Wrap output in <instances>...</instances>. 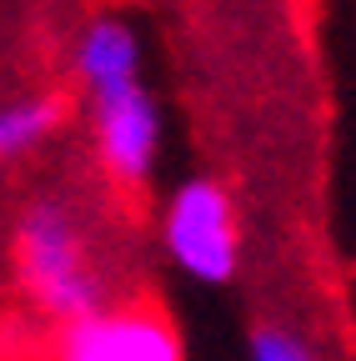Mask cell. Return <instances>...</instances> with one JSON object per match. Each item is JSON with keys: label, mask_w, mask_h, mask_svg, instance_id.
Wrapping results in <instances>:
<instances>
[{"label": "cell", "mask_w": 356, "mask_h": 361, "mask_svg": "<svg viewBox=\"0 0 356 361\" xmlns=\"http://www.w3.org/2000/svg\"><path fill=\"white\" fill-rule=\"evenodd\" d=\"M11 276L35 316L51 326L96 311L121 291L116 256H106V236L96 216L70 191H35L11 221Z\"/></svg>", "instance_id": "cell-1"}, {"label": "cell", "mask_w": 356, "mask_h": 361, "mask_svg": "<svg viewBox=\"0 0 356 361\" xmlns=\"http://www.w3.org/2000/svg\"><path fill=\"white\" fill-rule=\"evenodd\" d=\"M156 241L161 256L196 286H231L246 261L241 211L226 180L186 176L166 191L156 211Z\"/></svg>", "instance_id": "cell-2"}, {"label": "cell", "mask_w": 356, "mask_h": 361, "mask_svg": "<svg viewBox=\"0 0 356 361\" xmlns=\"http://www.w3.org/2000/svg\"><path fill=\"white\" fill-rule=\"evenodd\" d=\"M85 146H91L96 176L111 191H125V196L146 191L166 151L161 96L146 80L125 90H106V96H85Z\"/></svg>", "instance_id": "cell-3"}, {"label": "cell", "mask_w": 356, "mask_h": 361, "mask_svg": "<svg viewBox=\"0 0 356 361\" xmlns=\"http://www.w3.org/2000/svg\"><path fill=\"white\" fill-rule=\"evenodd\" d=\"M51 361H186L176 322L141 296H116L51 331Z\"/></svg>", "instance_id": "cell-4"}, {"label": "cell", "mask_w": 356, "mask_h": 361, "mask_svg": "<svg viewBox=\"0 0 356 361\" xmlns=\"http://www.w3.org/2000/svg\"><path fill=\"white\" fill-rule=\"evenodd\" d=\"M70 75L80 96H106V90H125L146 80V40L136 20H125L121 11L91 16L70 40Z\"/></svg>", "instance_id": "cell-5"}, {"label": "cell", "mask_w": 356, "mask_h": 361, "mask_svg": "<svg viewBox=\"0 0 356 361\" xmlns=\"http://www.w3.org/2000/svg\"><path fill=\"white\" fill-rule=\"evenodd\" d=\"M70 121V101L61 90H30V96L0 101V166L46 151Z\"/></svg>", "instance_id": "cell-6"}, {"label": "cell", "mask_w": 356, "mask_h": 361, "mask_svg": "<svg viewBox=\"0 0 356 361\" xmlns=\"http://www.w3.org/2000/svg\"><path fill=\"white\" fill-rule=\"evenodd\" d=\"M246 361H326V356L296 322L266 316V322H256L251 336H246Z\"/></svg>", "instance_id": "cell-7"}]
</instances>
